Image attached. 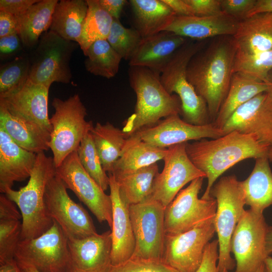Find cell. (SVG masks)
<instances>
[{"label": "cell", "instance_id": "6da1fadb", "mask_svg": "<svg viewBox=\"0 0 272 272\" xmlns=\"http://www.w3.org/2000/svg\"><path fill=\"white\" fill-rule=\"evenodd\" d=\"M236 52L233 36L217 37L198 51L187 65L188 80L205 101L212 123L228 94Z\"/></svg>", "mask_w": 272, "mask_h": 272}, {"label": "cell", "instance_id": "8992f818", "mask_svg": "<svg viewBox=\"0 0 272 272\" xmlns=\"http://www.w3.org/2000/svg\"><path fill=\"white\" fill-rule=\"evenodd\" d=\"M217 201L214 221L219 242V272L232 270L236 262L231 256V240L235 229L244 214V193L241 181L234 175L223 176L210 191Z\"/></svg>", "mask_w": 272, "mask_h": 272}, {"label": "cell", "instance_id": "5bb4252c", "mask_svg": "<svg viewBox=\"0 0 272 272\" xmlns=\"http://www.w3.org/2000/svg\"><path fill=\"white\" fill-rule=\"evenodd\" d=\"M64 182L56 175L48 182L44 200L47 213L67 237L83 238L97 234L87 211L69 196Z\"/></svg>", "mask_w": 272, "mask_h": 272}, {"label": "cell", "instance_id": "7c38bea8", "mask_svg": "<svg viewBox=\"0 0 272 272\" xmlns=\"http://www.w3.org/2000/svg\"><path fill=\"white\" fill-rule=\"evenodd\" d=\"M268 226L263 214L245 210L231 240V252L236 260L235 272H256L264 264L269 256L265 249Z\"/></svg>", "mask_w": 272, "mask_h": 272}, {"label": "cell", "instance_id": "f6af8a7d", "mask_svg": "<svg viewBox=\"0 0 272 272\" xmlns=\"http://www.w3.org/2000/svg\"><path fill=\"white\" fill-rule=\"evenodd\" d=\"M24 48L22 41L17 33L0 37V59H9L17 55Z\"/></svg>", "mask_w": 272, "mask_h": 272}, {"label": "cell", "instance_id": "7402d4cb", "mask_svg": "<svg viewBox=\"0 0 272 272\" xmlns=\"http://www.w3.org/2000/svg\"><path fill=\"white\" fill-rule=\"evenodd\" d=\"M188 39L163 31L143 38L129 60V66H141L160 74Z\"/></svg>", "mask_w": 272, "mask_h": 272}, {"label": "cell", "instance_id": "b9f144b4", "mask_svg": "<svg viewBox=\"0 0 272 272\" xmlns=\"http://www.w3.org/2000/svg\"><path fill=\"white\" fill-rule=\"evenodd\" d=\"M107 272H178L162 261L130 258L125 262L112 265Z\"/></svg>", "mask_w": 272, "mask_h": 272}, {"label": "cell", "instance_id": "f5cc1de1", "mask_svg": "<svg viewBox=\"0 0 272 272\" xmlns=\"http://www.w3.org/2000/svg\"><path fill=\"white\" fill-rule=\"evenodd\" d=\"M262 13H272V0H256L254 7L249 13L248 17Z\"/></svg>", "mask_w": 272, "mask_h": 272}, {"label": "cell", "instance_id": "7bdbcfd3", "mask_svg": "<svg viewBox=\"0 0 272 272\" xmlns=\"http://www.w3.org/2000/svg\"><path fill=\"white\" fill-rule=\"evenodd\" d=\"M256 0H221L223 12L239 22L248 17L253 9Z\"/></svg>", "mask_w": 272, "mask_h": 272}, {"label": "cell", "instance_id": "bcb514c9", "mask_svg": "<svg viewBox=\"0 0 272 272\" xmlns=\"http://www.w3.org/2000/svg\"><path fill=\"white\" fill-rule=\"evenodd\" d=\"M219 242L215 239L206 246L201 263L195 272H219L218 267Z\"/></svg>", "mask_w": 272, "mask_h": 272}, {"label": "cell", "instance_id": "816d5d0a", "mask_svg": "<svg viewBox=\"0 0 272 272\" xmlns=\"http://www.w3.org/2000/svg\"><path fill=\"white\" fill-rule=\"evenodd\" d=\"M177 16H194L190 6L185 0H163Z\"/></svg>", "mask_w": 272, "mask_h": 272}, {"label": "cell", "instance_id": "7a4b0ae2", "mask_svg": "<svg viewBox=\"0 0 272 272\" xmlns=\"http://www.w3.org/2000/svg\"><path fill=\"white\" fill-rule=\"evenodd\" d=\"M269 148L254 134L236 130L217 139L187 142L188 157L208 179L206 189L201 198L208 199L212 197L210 191L215 182L226 170L246 159L267 157Z\"/></svg>", "mask_w": 272, "mask_h": 272}, {"label": "cell", "instance_id": "ac0fdd59", "mask_svg": "<svg viewBox=\"0 0 272 272\" xmlns=\"http://www.w3.org/2000/svg\"><path fill=\"white\" fill-rule=\"evenodd\" d=\"M49 89L28 79L18 89L0 97V105L12 115L36 123L51 133L48 114Z\"/></svg>", "mask_w": 272, "mask_h": 272}, {"label": "cell", "instance_id": "4316f807", "mask_svg": "<svg viewBox=\"0 0 272 272\" xmlns=\"http://www.w3.org/2000/svg\"><path fill=\"white\" fill-rule=\"evenodd\" d=\"M268 87L267 83L249 75L234 73L228 94L213 123L222 129L237 109L257 95L266 92Z\"/></svg>", "mask_w": 272, "mask_h": 272}, {"label": "cell", "instance_id": "11a10c76", "mask_svg": "<svg viewBox=\"0 0 272 272\" xmlns=\"http://www.w3.org/2000/svg\"><path fill=\"white\" fill-rule=\"evenodd\" d=\"M265 82L268 85V90L266 92V103L272 109V70L268 73Z\"/></svg>", "mask_w": 272, "mask_h": 272}, {"label": "cell", "instance_id": "ab89813d", "mask_svg": "<svg viewBox=\"0 0 272 272\" xmlns=\"http://www.w3.org/2000/svg\"><path fill=\"white\" fill-rule=\"evenodd\" d=\"M272 70V50L253 54L236 52L233 73H241L263 82Z\"/></svg>", "mask_w": 272, "mask_h": 272}, {"label": "cell", "instance_id": "ee69618b", "mask_svg": "<svg viewBox=\"0 0 272 272\" xmlns=\"http://www.w3.org/2000/svg\"><path fill=\"white\" fill-rule=\"evenodd\" d=\"M195 16L209 17L223 12L221 0H185Z\"/></svg>", "mask_w": 272, "mask_h": 272}, {"label": "cell", "instance_id": "cb8c5ba5", "mask_svg": "<svg viewBox=\"0 0 272 272\" xmlns=\"http://www.w3.org/2000/svg\"><path fill=\"white\" fill-rule=\"evenodd\" d=\"M36 154L17 145L0 128V191L12 188L15 182L25 180L30 176Z\"/></svg>", "mask_w": 272, "mask_h": 272}, {"label": "cell", "instance_id": "e0dca14e", "mask_svg": "<svg viewBox=\"0 0 272 272\" xmlns=\"http://www.w3.org/2000/svg\"><path fill=\"white\" fill-rule=\"evenodd\" d=\"M132 135L154 147L168 148L191 140L217 139L224 134L222 130L217 127L213 123L195 125L181 119L179 114H175Z\"/></svg>", "mask_w": 272, "mask_h": 272}, {"label": "cell", "instance_id": "9a60e30c", "mask_svg": "<svg viewBox=\"0 0 272 272\" xmlns=\"http://www.w3.org/2000/svg\"><path fill=\"white\" fill-rule=\"evenodd\" d=\"M186 143L167 148V152L163 159V169L154 180L152 196L165 209L185 185L196 178L206 177V174L188 157Z\"/></svg>", "mask_w": 272, "mask_h": 272}, {"label": "cell", "instance_id": "e575fe53", "mask_svg": "<svg viewBox=\"0 0 272 272\" xmlns=\"http://www.w3.org/2000/svg\"><path fill=\"white\" fill-rule=\"evenodd\" d=\"M86 1L88 12L78 42L84 54L95 41L107 39L114 19L98 0Z\"/></svg>", "mask_w": 272, "mask_h": 272}, {"label": "cell", "instance_id": "2e32d148", "mask_svg": "<svg viewBox=\"0 0 272 272\" xmlns=\"http://www.w3.org/2000/svg\"><path fill=\"white\" fill-rule=\"evenodd\" d=\"M215 232L213 222L182 233L165 235L162 261L178 272H195Z\"/></svg>", "mask_w": 272, "mask_h": 272}, {"label": "cell", "instance_id": "6f0895ef", "mask_svg": "<svg viewBox=\"0 0 272 272\" xmlns=\"http://www.w3.org/2000/svg\"><path fill=\"white\" fill-rule=\"evenodd\" d=\"M265 249L268 255L272 253V226H268L265 239Z\"/></svg>", "mask_w": 272, "mask_h": 272}, {"label": "cell", "instance_id": "d590c367", "mask_svg": "<svg viewBox=\"0 0 272 272\" xmlns=\"http://www.w3.org/2000/svg\"><path fill=\"white\" fill-rule=\"evenodd\" d=\"M86 70L95 76L111 79L117 74L122 57L107 40L93 43L84 54Z\"/></svg>", "mask_w": 272, "mask_h": 272}, {"label": "cell", "instance_id": "603a6c76", "mask_svg": "<svg viewBox=\"0 0 272 272\" xmlns=\"http://www.w3.org/2000/svg\"><path fill=\"white\" fill-rule=\"evenodd\" d=\"M239 22L223 12L209 17L175 16L165 31L187 39L202 40L211 37L233 36Z\"/></svg>", "mask_w": 272, "mask_h": 272}, {"label": "cell", "instance_id": "30bf717a", "mask_svg": "<svg viewBox=\"0 0 272 272\" xmlns=\"http://www.w3.org/2000/svg\"><path fill=\"white\" fill-rule=\"evenodd\" d=\"M165 210L152 195L140 203L129 205L135 243L130 258L162 261L166 235Z\"/></svg>", "mask_w": 272, "mask_h": 272}, {"label": "cell", "instance_id": "91938a15", "mask_svg": "<svg viewBox=\"0 0 272 272\" xmlns=\"http://www.w3.org/2000/svg\"><path fill=\"white\" fill-rule=\"evenodd\" d=\"M267 158L269 161V162L272 163V147H270L268 154H267Z\"/></svg>", "mask_w": 272, "mask_h": 272}, {"label": "cell", "instance_id": "44dd1931", "mask_svg": "<svg viewBox=\"0 0 272 272\" xmlns=\"http://www.w3.org/2000/svg\"><path fill=\"white\" fill-rule=\"evenodd\" d=\"M110 196L112 205L111 264L122 263L129 259L135 249V239L130 221L129 205L121 196L114 176L109 173Z\"/></svg>", "mask_w": 272, "mask_h": 272}, {"label": "cell", "instance_id": "ffe728a7", "mask_svg": "<svg viewBox=\"0 0 272 272\" xmlns=\"http://www.w3.org/2000/svg\"><path fill=\"white\" fill-rule=\"evenodd\" d=\"M73 272H107L112 265L111 231L83 238L67 237Z\"/></svg>", "mask_w": 272, "mask_h": 272}, {"label": "cell", "instance_id": "d6a6232c", "mask_svg": "<svg viewBox=\"0 0 272 272\" xmlns=\"http://www.w3.org/2000/svg\"><path fill=\"white\" fill-rule=\"evenodd\" d=\"M90 133L103 169L111 173L116 161L120 157L126 144L127 135L113 124L99 122L93 126Z\"/></svg>", "mask_w": 272, "mask_h": 272}, {"label": "cell", "instance_id": "74e56055", "mask_svg": "<svg viewBox=\"0 0 272 272\" xmlns=\"http://www.w3.org/2000/svg\"><path fill=\"white\" fill-rule=\"evenodd\" d=\"M77 151L85 170L104 191L106 190L109 188V177L103 168L90 132L82 140Z\"/></svg>", "mask_w": 272, "mask_h": 272}, {"label": "cell", "instance_id": "680465c9", "mask_svg": "<svg viewBox=\"0 0 272 272\" xmlns=\"http://www.w3.org/2000/svg\"><path fill=\"white\" fill-rule=\"evenodd\" d=\"M263 272H272V257L268 256L264 262Z\"/></svg>", "mask_w": 272, "mask_h": 272}, {"label": "cell", "instance_id": "60d3db41", "mask_svg": "<svg viewBox=\"0 0 272 272\" xmlns=\"http://www.w3.org/2000/svg\"><path fill=\"white\" fill-rule=\"evenodd\" d=\"M21 232L19 220H0V265L15 259Z\"/></svg>", "mask_w": 272, "mask_h": 272}, {"label": "cell", "instance_id": "6125c7cd", "mask_svg": "<svg viewBox=\"0 0 272 272\" xmlns=\"http://www.w3.org/2000/svg\"><path fill=\"white\" fill-rule=\"evenodd\" d=\"M223 272H228V271L227 270H224Z\"/></svg>", "mask_w": 272, "mask_h": 272}, {"label": "cell", "instance_id": "8d00e7d4", "mask_svg": "<svg viewBox=\"0 0 272 272\" xmlns=\"http://www.w3.org/2000/svg\"><path fill=\"white\" fill-rule=\"evenodd\" d=\"M28 54H22L0 67V97L18 89L29 79Z\"/></svg>", "mask_w": 272, "mask_h": 272}, {"label": "cell", "instance_id": "db71d44e", "mask_svg": "<svg viewBox=\"0 0 272 272\" xmlns=\"http://www.w3.org/2000/svg\"><path fill=\"white\" fill-rule=\"evenodd\" d=\"M0 272H21L16 260L0 265Z\"/></svg>", "mask_w": 272, "mask_h": 272}, {"label": "cell", "instance_id": "836d02e7", "mask_svg": "<svg viewBox=\"0 0 272 272\" xmlns=\"http://www.w3.org/2000/svg\"><path fill=\"white\" fill-rule=\"evenodd\" d=\"M157 163L114 178L120 194L129 205L140 203L152 195L154 179L158 172Z\"/></svg>", "mask_w": 272, "mask_h": 272}, {"label": "cell", "instance_id": "c3c4849f", "mask_svg": "<svg viewBox=\"0 0 272 272\" xmlns=\"http://www.w3.org/2000/svg\"><path fill=\"white\" fill-rule=\"evenodd\" d=\"M22 218L14 202L5 194L0 195V220H18Z\"/></svg>", "mask_w": 272, "mask_h": 272}, {"label": "cell", "instance_id": "9f6ffc18", "mask_svg": "<svg viewBox=\"0 0 272 272\" xmlns=\"http://www.w3.org/2000/svg\"><path fill=\"white\" fill-rule=\"evenodd\" d=\"M16 261L21 272H40L33 265L28 262L19 260Z\"/></svg>", "mask_w": 272, "mask_h": 272}, {"label": "cell", "instance_id": "52a82bcc", "mask_svg": "<svg viewBox=\"0 0 272 272\" xmlns=\"http://www.w3.org/2000/svg\"><path fill=\"white\" fill-rule=\"evenodd\" d=\"M52 105L55 112L49 120L52 131L48 146L57 168L66 157L77 150L93 125L91 121L85 119L86 108L78 94L65 100L54 98Z\"/></svg>", "mask_w": 272, "mask_h": 272}, {"label": "cell", "instance_id": "3957f363", "mask_svg": "<svg viewBox=\"0 0 272 272\" xmlns=\"http://www.w3.org/2000/svg\"><path fill=\"white\" fill-rule=\"evenodd\" d=\"M128 73L137 95L134 112L125 121L122 129L128 137L157 124L162 118L180 114V99L165 89L160 74L141 66H129Z\"/></svg>", "mask_w": 272, "mask_h": 272}, {"label": "cell", "instance_id": "681fc988", "mask_svg": "<svg viewBox=\"0 0 272 272\" xmlns=\"http://www.w3.org/2000/svg\"><path fill=\"white\" fill-rule=\"evenodd\" d=\"M18 34L17 17L8 13L0 11V37Z\"/></svg>", "mask_w": 272, "mask_h": 272}, {"label": "cell", "instance_id": "ba28073f", "mask_svg": "<svg viewBox=\"0 0 272 272\" xmlns=\"http://www.w3.org/2000/svg\"><path fill=\"white\" fill-rule=\"evenodd\" d=\"M79 44L49 30L30 51L29 79L49 88L53 82L68 84L72 77L70 61Z\"/></svg>", "mask_w": 272, "mask_h": 272}, {"label": "cell", "instance_id": "83f0119b", "mask_svg": "<svg viewBox=\"0 0 272 272\" xmlns=\"http://www.w3.org/2000/svg\"><path fill=\"white\" fill-rule=\"evenodd\" d=\"M245 205L257 214L272 205V171L267 157L255 159L249 176L241 181Z\"/></svg>", "mask_w": 272, "mask_h": 272}, {"label": "cell", "instance_id": "d6986e66", "mask_svg": "<svg viewBox=\"0 0 272 272\" xmlns=\"http://www.w3.org/2000/svg\"><path fill=\"white\" fill-rule=\"evenodd\" d=\"M266 92L259 94L236 110L222 130L253 134L262 143L272 147V109L266 103Z\"/></svg>", "mask_w": 272, "mask_h": 272}, {"label": "cell", "instance_id": "1f68e13d", "mask_svg": "<svg viewBox=\"0 0 272 272\" xmlns=\"http://www.w3.org/2000/svg\"><path fill=\"white\" fill-rule=\"evenodd\" d=\"M88 9L86 1H58L54 10L49 30L66 40L78 43Z\"/></svg>", "mask_w": 272, "mask_h": 272}, {"label": "cell", "instance_id": "4dcf8cb0", "mask_svg": "<svg viewBox=\"0 0 272 272\" xmlns=\"http://www.w3.org/2000/svg\"><path fill=\"white\" fill-rule=\"evenodd\" d=\"M167 152V148L154 147L131 135L111 174L116 177L132 173L163 159Z\"/></svg>", "mask_w": 272, "mask_h": 272}, {"label": "cell", "instance_id": "484cf974", "mask_svg": "<svg viewBox=\"0 0 272 272\" xmlns=\"http://www.w3.org/2000/svg\"><path fill=\"white\" fill-rule=\"evenodd\" d=\"M0 128L21 148L38 154L48 150L50 133L39 125L11 114L0 105Z\"/></svg>", "mask_w": 272, "mask_h": 272}, {"label": "cell", "instance_id": "4fadbf2b", "mask_svg": "<svg viewBox=\"0 0 272 272\" xmlns=\"http://www.w3.org/2000/svg\"><path fill=\"white\" fill-rule=\"evenodd\" d=\"M56 174L83 202L100 222H106L111 228L112 205L106 194L82 166L77 151L70 154L56 168Z\"/></svg>", "mask_w": 272, "mask_h": 272}, {"label": "cell", "instance_id": "f35d334b", "mask_svg": "<svg viewBox=\"0 0 272 272\" xmlns=\"http://www.w3.org/2000/svg\"><path fill=\"white\" fill-rule=\"evenodd\" d=\"M142 38L136 29L126 28L114 19L106 40L122 59L129 60Z\"/></svg>", "mask_w": 272, "mask_h": 272}, {"label": "cell", "instance_id": "f907efd6", "mask_svg": "<svg viewBox=\"0 0 272 272\" xmlns=\"http://www.w3.org/2000/svg\"><path fill=\"white\" fill-rule=\"evenodd\" d=\"M100 5L113 17L119 19L121 13L127 3L125 0H98Z\"/></svg>", "mask_w": 272, "mask_h": 272}, {"label": "cell", "instance_id": "f546056e", "mask_svg": "<svg viewBox=\"0 0 272 272\" xmlns=\"http://www.w3.org/2000/svg\"><path fill=\"white\" fill-rule=\"evenodd\" d=\"M135 29L142 38L165 31L176 16L163 0H130Z\"/></svg>", "mask_w": 272, "mask_h": 272}, {"label": "cell", "instance_id": "d4e9b609", "mask_svg": "<svg viewBox=\"0 0 272 272\" xmlns=\"http://www.w3.org/2000/svg\"><path fill=\"white\" fill-rule=\"evenodd\" d=\"M233 37L238 53L253 54L272 50V13H259L240 21Z\"/></svg>", "mask_w": 272, "mask_h": 272}, {"label": "cell", "instance_id": "9c48e42d", "mask_svg": "<svg viewBox=\"0 0 272 272\" xmlns=\"http://www.w3.org/2000/svg\"><path fill=\"white\" fill-rule=\"evenodd\" d=\"M203 177L192 181L181 189L166 208L164 226L166 235H176L214 222L217 201L199 198Z\"/></svg>", "mask_w": 272, "mask_h": 272}, {"label": "cell", "instance_id": "277c9868", "mask_svg": "<svg viewBox=\"0 0 272 272\" xmlns=\"http://www.w3.org/2000/svg\"><path fill=\"white\" fill-rule=\"evenodd\" d=\"M52 157L44 152L36 159L29 181L18 190L9 188L5 194L19 208L22 218L21 240L36 238L47 231L53 221L46 208L44 195L49 181L56 175Z\"/></svg>", "mask_w": 272, "mask_h": 272}, {"label": "cell", "instance_id": "8fae6325", "mask_svg": "<svg viewBox=\"0 0 272 272\" xmlns=\"http://www.w3.org/2000/svg\"><path fill=\"white\" fill-rule=\"evenodd\" d=\"M15 259L33 265L40 272H73L67 237L54 221L40 236L21 240Z\"/></svg>", "mask_w": 272, "mask_h": 272}, {"label": "cell", "instance_id": "7dc6e473", "mask_svg": "<svg viewBox=\"0 0 272 272\" xmlns=\"http://www.w3.org/2000/svg\"><path fill=\"white\" fill-rule=\"evenodd\" d=\"M40 0H1L0 11L16 17L24 14L32 5Z\"/></svg>", "mask_w": 272, "mask_h": 272}, {"label": "cell", "instance_id": "f1b7e54d", "mask_svg": "<svg viewBox=\"0 0 272 272\" xmlns=\"http://www.w3.org/2000/svg\"><path fill=\"white\" fill-rule=\"evenodd\" d=\"M58 0H40L24 14L16 17L18 34L24 48L31 50L41 36L49 29L52 15Z\"/></svg>", "mask_w": 272, "mask_h": 272}, {"label": "cell", "instance_id": "94428289", "mask_svg": "<svg viewBox=\"0 0 272 272\" xmlns=\"http://www.w3.org/2000/svg\"><path fill=\"white\" fill-rule=\"evenodd\" d=\"M264 271V264L260 266L256 272H263Z\"/></svg>", "mask_w": 272, "mask_h": 272}, {"label": "cell", "instance_id": "5b68a950", "mask_svg": "<svg viewBox=\"0 0 272 272\" xmlns=\"http://www.w3.org/2000/svg\"><path fill=\"white\" fill-rule=\"evenodd\" d=\"M203 44L202 40L188 39L160 74L165 89L170 94L175 93L180 99L182 119L195 125L212 123L205 101L196 93L186 76L189 62L203 47Z\"/></svg>", "mask_w": 272, "mask_h": 272}]
</instances>
